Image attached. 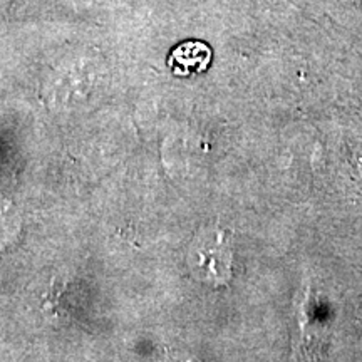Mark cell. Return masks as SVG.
Instances as JSON below:
<instances>
[{
    "instance_id": "6da1fadb",
    "label": "cell",
    "mask_w": 362,
    "mask_h": 362,
    "mask_svg": "<svg viewBox=\"0 0 362 362\" xmlns=\"http://www.w3.org/2000/svg\"><path fill=\"white\" fill-rule=\"evenodd\" d=\"M8 2H11V0H0V12H2L4 8L8 6Z\"/></svg>"
}]
</instances>
